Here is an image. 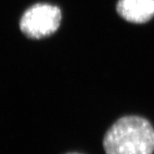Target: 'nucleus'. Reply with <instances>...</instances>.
I'll return each instance as SVG.
<instances>
[{
    "label": "nucleus",
    "mask_w": 154,
    "mask_h": 154,
    "mask_svg": "<svg viewBox=\"0 0 154 154\" xmlns=\"http://www.w3.org/2000/svg\"><path fill=\"white\" fill-rule=\"evenodd\" d=\"M119 16L131 23H146L154 17V0H119Z\"/></svg>",
    "instance_id": "nucleus-3"
},
{
    "label": "nucleus",
    "mask_w": 154,
    "mask_h": 154,
    "mask_svg": "<svg viewBox=\"0 0 154 154\" xmlns=\"http://www.w3.org/2000/svg\"><path fill=\"white\" fill-rule=\"evenodd\" d=\"M61 19L59 8L50 4H36L25 11L20 21V28L27 37L41 39L57 32Z\"/></svg>",
    "instance_id": "nucleus-2"
},
{
    "label": "nucleus",
    "mask_w": 154,
    "mask_h": 154,
    "mask_svg": "<svg viewBox=\"0 0 154 154\" xmlns=\"http://www.w3.org/2000/svg\"><path fill=\"white\" fill-rule=\"evenodd\" d=\"M103 145L106 154H152L154 129L143 117L124 116L107 130Z\"/></svg>",
    "instance_id": "nucleus-1"
},
{
    "label": "nucleus",
    "mask_w": 154,
    "mask_h": 154,
    "mask_svg": "<svg viewBox=\"0 0 154 154\" xmlns=\"http://www.w3.org/2000/svg\"><path fill=\"white\" fill-rule=\"evenodd\" d=\"M66 154H81V153H79V152H68V153H66Z\"/></svg>",
    "instance_id": "nucleus-4"
}]
</instances>
